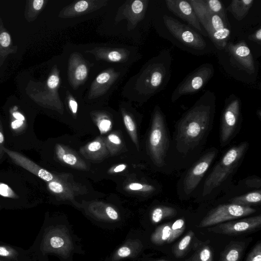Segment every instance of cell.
Returning a JSON list of instances; mask_svg holds the SVG:
<instances>
[{
	"mask_svg": "<svg viewBox=\"0 0 261 261\" xmlns=\"http://www.w3.org/2000/svg\"><path fill=\"white\" fill-rule=\"evenodd\" d=\"M65 150L63 149V148L60 145H57V153L58 155V156L61 159H62L63 155H64Z\"/></svg>",
	"mask_w": 261,
	"mask_h": 261,
	"instance_id": "obj_46",
	"label": "cell"
},
{
	"mask_svg": "<svg viewBox=\"0 0 261 261\" xmlns=\"http://www.w3.org/2000/svg\"><path fill=\"white\" fill-rule=\"evenodd\" d=\"M256 210L249 206H243L233 203L223 204L211 210L202 219L198 227L202 228L249 216Z\"/></svg>",
	"mask_w": 261,
	"mask_h": 261,
	"instance_id": "obj_10",
	"label": "cell"
},
{
	"mask_svg": "<svg viewBox=\"0 0 261 261\" xmlns=\"http://www.w3.org/2000/svg\"><path fill=\"white\" fill-rule=\"evenodd\" d=\"M0 195L12 199H18L19 196L7 184L0 182Z\"/></svg>",
	"mask_w": 261,
	"mask_h": 261,
	"instance_id": "obj_30",
	"label": "cell"
},
{
	"mask_svg": "<svg viewBox=\"0 0 261 261\" xmlns=\"http://www.w3.org/2000/svg\"><path fill=\"white\" fill-rule=\"evenodd\" d=\"M60 83V78L58 74H53L48 79L47 84L50 89L57 88Z\"/></svg>",
	"mask_w": 261,
	"mask_h": 261,
	"instance_id": "obj_35",
	"label": "cell"
},
{
	"mask_svg": "<svg viewBox=\"0 0 261 261\" xmlns=\"http://www.w3.org/2000/svg\"><path fill=\"white\" fill-rule=\"evenodd\" d=\"M12 116L15 119L25 121V118L24 116L18 112H13Z\"/></svg>",
	"mask_w": 261,
	"mask_h": 261,
	"instance_id": "obj_47",
	"label": "cell"
},
{
	"mask_svg": "<svg viewBox=\"0 0 261 261\" xmlns=\"http://www.w3.org/2000/svg\"><path fill=\"white\" fill-rule=\"evenodd\" d=\"M157 261H169V260H157Z\"/></svg>",
	"mask_w": 261,
	"mask_h": 261,
	"instance_id": "obj_50",
	"label": "cell"
},
{
	"mask_svg": "<svg viewBox=\"0 0 261 261\" xmlns=\"http://www.w3.org/2000/svg\"><path fill=\"white\" fill-rule=\"evenodd\" d=\"M0 261H3V260H0Z\"/></svg>",
	"mask_w": 261,
	"mask_h": 261,
	"instance_id": "obj_52",
	"label": "cell"
},
{
	"mask_svg": "<svg viewBox=\"0 0 261 261\" xmlns=\"http://www.w3.org/2000/svg\"><path fill=\"white\" fill-rule=\"evenodd\" d=\"M248 39L261 45V29L259 28L253 33L248 36Z\"/></svg>",
	"mask_w": 261,
	"mask_h": 261,
	"instance_id": "obj_37",
	"label": "cell"
},
{
	"mask_svg": "<svg viewBox=\"0 0 261 261\" xmlns=\"http://www.w3.org/2000/svg\"><path fill=\"white\" fill-rule=\"evenodd\" d=\"M123 120L128 131L133 135L134 134L136 135V127L131 117L129 115L125 114L123 115Z\"/></svg>",
	"mask_w": 261,
	"mask_h": 261,
	"instance_id": "obj_33",
	"label": "cell"
},
{
	"mask_svg": "<svg viewBox=\"0 0 261 261\" xmlns=\"http://www.w3.org/2000/svg\"><path fill=\"white\" fill-rule=\"evenodd\" d=\"M261 201L260 190L249 192L243 195L234 197L229 200L231 203L243 206H249L253 204H259Z\"/></svg>",
	"mask_w": 261,
	"mask_h": 261,
	"instance_id": "obj_24",
	"label": "cell"
},
{
	"mask_svg": "<svg viewBox=\"0 0 261 261\" xmlns=\"http://www.w3.org/2000/svg\"><path fill=\"white\" fill-rule=\"evenodd\" d=\"M165 3L167 9L173 14L186 21L200 34L208 37L206 33L203 30L195 11L188 1L166 0Z\"/></svg>",
	"mask_w": 261,
	"mask_h": 261,
	"instance_id": "obj_15",
	"label": "cell"
},
{
	"mask_svg": "<svg viewBox=\"0 0 261 261\" xmlns=\"http://www.w3.org/2000/svg\"><path fill=\"white\" fill-rule=\"evenodd\" d=\"M111 125L109 120L102 119L99 122V126L101 132H107L109 130Z\"/></svg>",
	"mask_w": 261,
	"mask_h": 261,
	"instance_id": "obj_41",
	"label": "cell"
},
{
	"mask_svg": "<svg viewBox=\"0 0 261 261\" xmlns=\"http://www.w3.org/2000/svg\"><path fill=\"white\" fill-rule=\"evenodd\" d=\"M106 1H85L75 2L65 7L61 12L62 17L77 16L96 10L105 5Z\"/></svg>",
	"mask_w": 261,
	"mask_h": 261,
	"instance_id": "obj_19",
	"label": "cell"
},
{
	"mask_svg": "<svg viewBox=\"0 0 261 261\" xmlns=\"http://www.w3.org/2000/svg\"><path fill=\"white\" fill-rule=\"evenodd\" d=\"M249 145L247 142H242L225 152L204 181L203 197L212 194L232 176L241 165Z\"/></svg>",
	"mask_w": 261,
	"mask_h": 261,
	"instance_id": "obj_3",
	"label": "cell"
},
{
	"mask_svg": "<svg viewBox=\"0 0 261 261\" xmlns=\"http://www.w3.org/2000/svg\"><path fill=\"white\" fill-rule=\"evenodd\" d=\"M126 167V166L125 165L122 164L118 165L114 169V171L115 172H120L122 170H123Z\"/></svg>",
	"mask_w": 261,
	"mask_h": 261,
	"instance_id": "obj_48",
	"label": "cell"
},
{
	"mask_svg": "<svg viewBox=\"0 0 261 261\" xmlns=\"http://www.w3.org/2000/svg\"><path fill=\"white\" fill-rule=\"evenodd\" d=\"M218 154V150L212 148L203 154L186 173L180 190L184 196H189L196 189Z\"/></svg>",
	"mask_w": 261,
	"mask_h": 261,
	"instance_id": "obj_9",
	"label": "cell"
},
{
	"mask_svg": "<svg viewBox=\"0 0 261 261\" xmlns=\"http://www.w3.org/2000/svg\"><path fill=\"white\" fill-rule=\"evenodd\" d=\"M177 213V210L173 207L167 205L158 206L151 211V221L153 224H156L164 219L175 216Z\"/></svg>",
	"mask_w": 261,
	"mask_h": 261,
	"instance_id": "obj_25",
	"label": "cell"
},
{
	"mask_svg": "<svg viewBox=\"0 0 261 261\" xmlns=\"http://www.w3.org/2000/svg\"><path fill=\"white\" fill-rule=\"evenodd\" d=\"M172 61L168 49L149 60L129 81L133 94L145 101L164 89L171 78Z\"/></svg>",
	"mask_w": 261,
	"mask_h": 261,
	"instance_id": "obj_2",
	"label": "cell"
},
{
	"mask_svg": "<svg viewBox=\"0 0 261 261\" xmlns=\"http://www.w3.org/2000/svg\"><path fill=\"white\" fill-rule=\"evenodd\" d=\"M73 249L72 238L66 226H50L45 231L40 246L43 253H54L67 258Z\"/></svg>",
	"mask_w": 261,
	"mask_h": 261,
	"instance_id": "obj_7",
	"label": "cell"
},
{
	"mask_svg": "<svg viewBox=\"0 0 261 261\" xmlns=\"http://www.w3.org/2000/svg\"><path fill=\"white\" fill-rule=\"evenodd\" d=\"M48 187L51 191L55 193H60L63 191L62 185L56 181H49Z\"/></svg>",
	"mask_w": 261,
	"mask_h": 261,
	"instance_id": "obj_36",
	"label": "cell"
},
{
	"mask_svg": "<svg viewBox=\"0 0 261 261\" xmlns=\"http://www.w3.org/2000/svg\"><path fill=\"white\" fill-rule=\"evenodd\" d=\"M187 261H191V260H190V259H189V260H187Z\"/></svg>",
	"mask_w": 261,
	"mask_h": 261,
	"instance_id": "obj_51",
	"label": "cell"
},
{
	"mask_svg": "<svg viewBox=\"0 0 261 261\" xmlns=\"http://www.w3.org/2000/svg\"><path fill=\"white\" fill-rule=\"evenodd\" d=\"M201 25L215 46L224 49L230 38L231 31L229 21L212 13L206 8L203 0H189Z\"/></svg>",
	"mask_w": 261,
	"mask_h": 261,
	"instance_id": "obj_4",
	"label": "cell"
},
{
	"mask_svg": "<svg viewBox=\"0 0 261 261\" xmlns=\"http://www.w3.org/2000/svg\"><path fill=\"white\" fill-rule=\"evenodd\" d=\"M3 132V126L0 121V160L2 158L5 153L3 149L5 147L4 145L5 138Z\"/></svg>",
	"mask_w": 261,
	"mask_h": 261,
	"instance_id": "obj_39",
	"label": "cell"
},
{
	"mask_svg": "<svg viewBox=\"0 0 261 261\" xmlns=\"http://www.w3.org/2000/svg\"><path fill=\"white\" fill-rule=\"evenodd\" d=\"M171 222L159 226L150 236L151 242L156 245L169 243L171 234Z\"/></svg>",
	"mask_w": 261,
	"mask_h": 261,
	"instance_id": "obj_23",
	"label": "cell"
},
{
	"mask_svg": "<svg viewBox=\"0 0 261 261\" xmlns=\"http://www.w3.org/2000/svg\"><path fill=\"white\" fill-rule=\"evenodd\" d=\"M4 151L13 163L28 170L46 181H50L54 179L53 175L46 170L41 168L35 162L21 153L4 147Z\"/></svg>",
	"mask_w": 261,
	"mask_h": 261,
	"instance_id": "obj_17",
	"label": "cell"
},
{
	"mask_svg": "<svg viewBox=\"0 0 261 261\" xmlns=\"http://www.w3.org/2000/svg\"><path fill=\"white\" fill-rule=\"evenodd\" d=\"M10 37L8 33L3 32L0 35V43L4 47H7L10 43Z\"/></svg>",
	"mask_w": 261,
	"mask_h": 261,
	"instance_id": "obj_38",
	"label": "cell"
},
{
	"mask_svg": "<svg viewBox=\"0 0 261 261\" xmlns=\"http://www.w3.org/2000/svg\"><path fill=\"white\" fill-rule=\"evenodd\" d=\"M194 233L193 230H189L186 235L178 242L173 247L172 252L174 256L177 258L184 256L192 243Z\"/></svg>",
	"mask_w": 261,
	"mask_h": 261,
	"instance_id": "obj_26",
	"label": "cell"
},
{
	"mask_svg": "<svg viewBox=\"0 0 261 261\" xmlns=\"http://www.w3.org/2000/svg\"><path fill=\"white\" fill-rule=\"evenodd\" d=\"M93 65L87 61L79 53H73L68 61L67 77L70 85L77 89L88 79L90 67Z\"/></svg>",
	"mask_w": 261,
	"mask_h": 261,
	"instance_id": "obj_14",
	"label": "cell"
},
{
	"mask_svg": "<svg viewBox=\"0 0 261 261\" xmlns=\"http://www.w3.org/2000/svg\"><path fill=\"white\" fill-rule=\"evenodd\" d=\"M44 3L43 0H35L33 2V7L35 10H38L41 9Z\"/></svg>",
	"mask_w": 261,
	"mask_h": 261,
	"instance_id": "obj_43",
	"label": "cell"
},
{
	"mask_svg": "<svg viewBox=\"0 0 261 261\" xmlns=\"http://www.w3.org/2000/svg\"><path fill=\"white\" fill-rule=\"evenodd\" d=\"M143 245L139 239H128L114 252L112 261L136 257L142 251Z\"/></svg>",
	"mask_w": 261,
	"mask_h": 261,
	"instance_id": "obj_20",
	"label": "cell"
},
{
	"mask_svg": "<svg viewBox=\"0 0 261 261\" xmlns=\"http://www.w3.org/2000/svg\"><path fill=\"white\" fill-rule=\"evenodd\" d=\"M257 115L258 117H259V119H260V117H261V111H260V110H258L257 111Z\"/></svg>",
	"mask_w": 261,
	"mask_h": 261,
	"instance_id": "obj_49",
	"label": "cell"
},
{
	"mask_svg": "<svg viewBox=\"0 0 261 261\" xmlns=\"http://www.w3.org/2000/svg\"><path fill=\"white\" fill-rule=\"evenodd\" d=\"M65 96L68 100L69 107L73 114H76L77 110V103L69 91H66Z\"/></svg>",
	"mask_w": 261,
	"mask_h": 261,
	"instance_id": "obj_34",
	"label": "cell"
},
{
	"mask_svg": "<svg viewBox=\"0 0 261 261\" xmlns=\"http://www.w3.org/2000/svg\"><path fill=\"white\" fill-rule=\"evenodd\" d=\"M245 245L243 242L231 241L222 252L219 261H240Z\"/></svg>",
	"mask_w": 261,
	"mask_h": 261,
	"instance_id": "obj_21",
	"label": "cell"
},
{
	"mask_svg": "<svg viewBox=\"0 0 261 261\" xmlns=\"http://www.w3.org/2000/svg\"><path fill=\"white\" fill-rule=\"evenodd\" d=\"M109 139L111 142L114 144H120L121 143L120 139L118 137L115 135H110L109 136Z\"/></svg>",
	"mask_w": 261,
	"mask_h": 261,
	"instance_id": "obj_44",
	"label": "cell"
},
{
	"mask_svg": "<svg viewBox=\"0 0 261 261\" xmlns=\"http://www.w3.org/2000/svg\"><path fill=\"white\" fill-rule=\"evenodd\" d=\"M216 107V95L207 90L182 114L175 124L173 134V146L177 153L188 155L204 143L212 128Z\"/></svg>",
	"mask_w": 261,
	"mask_h": 261,
	"instance_id": "obj_1",
	"label": "cell"
},
{
	"mask_svg": "<svg viewBox=\"0 0 261 261\" xmlns=\"http://www.w3.org/2000/svg\"><path fill=\"white\" fill-rule=\"evenodd\" d=\"M18 255V252L13 248L5 246H0V256L16 258Z\"/></svg>",
	"mask_w": 261,
	"mask_h": 261,
	"instance_id": "obj_32",
	"label": "cell"
},
{
	"mask_svg": "<svg viewBox=\"0 0 261 261\" xmlns=\"http://www.w3.org/2000/svg\"><path fill=\"white\" fill-rule=\"evenodd\" d=\"M129 188L132 190H139L143 188V186L139 183H132L129 185Z\"/></svg>",
	"mask_w": 261,
	"mask_h": 261,
	"instance_id": "obj_45",
	"label": "cell"
},
{
	"mask_svg": "<svg viewBox=\"0 0 261 261\" xmlns=\"http://www.w3.org/2000/svg\"><path fill=\"white\" fill-rule=\"evenodd\" d=\"M261 225V215L231 220L218 224L208 229L209 231L226 235H238L248 233L259 228Z\"/></svg>",
	"mask_w": 261,
	"mask_h": 261,
	"instance_id": "obj_13",
	"label": "cell"
},
{
	"mask_svg": "<svg viewBox=\"0 0 261 261\" xmlns=\"http://www.w3.org/2000/svg\"><path fill=\"white\" fill-rule=\"evenodd\" d=\"M214 73V68L212 64L204 63L200 65L188 74L178 85L171 95V101H176L183 95L198 92L212 78Z\"/></svg>",
	"mask_w": 261,
	"mask_h": 261,
	"instance_id": "obj_8",
	"label": "cell"
},
{
	"mask_svg": "<svg viewBox=\"0 0 261 261\" xmlns=\"http://www.w3.org/2000/svg\"><path fill=\"white\" fill-rule=\"evenodd\" d=\"M127 68L110 67L98 74L91 83L87 96L97 99L110 96L124 75Z\"/></svg>",
	"mask_w": 261,
	"mask_h": 261,
	"instance_id": "obj_11",
	"label": "cell"
},
{
	"mask_svg": "<svg viewBox=\"0 0 261 261\" xmlns=\"http://www.w3.org/2000/svg\"><path fill=\"white\" fill-rule=\"evenodd\" d=\"M101 147V144L97 141L92 142L88 146V149L91 151H95L98 150Z\"/></svg>",
	"mask_w": 261,
	"mask_h": 261,
	"instance_id": "obj_42",
	"label": "cell"
},
{
	"mask_svg": "<svg viewBox=\"0 0 261 261\" xmlns=\"http://www.w3.org/2000/svg\"><path fill=\"white\" fill-rule=\"evenodd\" d=\"M170 146V136L165 117L161 108L156 106L152 115L148 147L151 159L158 166L162 167L166 164Z\"/></svg>",
	"mask_w": 261,
	"mask_h": 261,
	"instance_id": "obj_5",
	"label": "cell"
},
{
	"mask_svg": "<svg viewBox=\"0 0 261 261\" xmlns=\"http://www.w3.org/2000/svg\"><path fill=\"white\" fill-rule=\"evenodd\" d=\"M203 2L209 11L218 15L224 20L229 21L225 7L221 1L219 0H203Z\"/></svg>",
	"mask_w": 261,
	"mask_h": 261,
	"instance_id": "obj_27",
	"label": "cell"
},
{
	"mask_svg": "<svg viewBox=\"0 0 261 261\" xmlns=\"http://www.w3.org/2000/svg\"><path fill=\"white\" fill-rule=\"evenodd\" d=\"M254 0H233L227 9L238 21L243 19L252 6Z\"/></svg>",
	"mask_w": 261,
	"mask_h": 261,
	"instance_id": "obj_22",
	"label": "cell"
},
{
	"mask_svg": "<svg viewBox=\"0 0 261 261\" xmlns=\"http://www.w3.org/2000/svg\"><path fill=\"white\" fill-rule=\"evenodd\" d=\"M189 259L191 261H213L212 250L208 245H203L196 250Z\"/></svg>",
	"mask_w": 261,
	"mask_h": 261,
	"instance_id": "obj_28",
	"label": "cell"
},
{
	"mask_svg": "<svg viewBox=\"0 0 261 261\" xmlns=\"http://www.w3.org/2000/svg\"><path fill=\"white\" fill-rule=\"evenodd\" d=\"M163 18L166 27L171 34L182 44L197 50H202L206 47L205 40L199 33L192 28L167 15H164Z\"/></svg>",
	"mask_w": 261,
	"mask_h": 261,
	"instance_id": "obj_12",
	"label": "cell"
},
{
	"mask_svg": "<svg viewBox=\"0 0 261 261\" xmlns=\"http://www.w3.org/2000/svg\"><path fill=\"white\" fill-rule=\"evenodd\" d=\"M62 159L64 162L71 165H74L76 162V157L70 153L64 154Z\"/></svg>",
	"mask_w": 261,
	"mask_h": 261,
	"instance_id": "obj_40",
	"label": "cell"
},
{
	"mask_svg": "<svg viewBox=\"0 0 261 261\" xmlns=\"http://www.w3.org/2000/svg\"><path fill=\"white\" fill-rule=\"evenodd\" d=\"M225 48L231 58L241 69L249 74L255 72V63L253 56L246 43L242 40L236 44L229 42Z\"/></svg>",
	"mask_w": 261,
	"mask_h": 261,
	"instance_id": "obj_16",
	"label": "cell"
},
{
	"mask_svg": "<svg viewBox=\"0 0 261 261\" xmlns=\"http://www.w3.org/2000/svg\"><path fill=\"white\" fill-rule=\"evenodd\" d=\"M171 234L169 240L170 243L178 238L185 229V220L184 218H179L171 223Z\"/></svg>",
	"mask_w": 261,
	"mask_h": 261,
	"instance_id": "obj_29",
	"label": "cell"
},
{
	"mask_svg": "<svg viewBox=\"0 0 261 261\" xmlns=\"http://www.w3.org/2000/svg\"><path fill=\"white\" fill-rule=\"evenodd\" d=\"M242 120L241 101L234 94L225 100L220 123L219 138L221 147L228 144L239 132Z\"/></svg>",
	"mask_w": 261,
	"mask_h": 261,
	"instance_id": "obj_6",
	"label": "cell"
},
{
	"mask_svg": "<svg viewBox=\"0 0 261 261\" xmlns=\"http://www.w3.org/2000/svg\"><path fill=\"white\" fill-rule=\"evenodd\" d=\"M92 54L98 60L122 64L128 61L130 51L125 48L96 47L85 51Z\"/></svg>",
	"mask_w": 261,
	"mask_h": 261,
	"instance_id": "obj_18",
	"label": "cell"
},
{
	"mask_svg": "<svg viewBox=\"0 0 261 261\" xmlns=\"http://www.w3.org/2000/svg\"><path fill=\"white\" fill-rule=\"evenodd\" d=\"M246 261H261V244H256L251 250Z\"/></svg>",
	"mask_w": 261,
	"mask_h": 261,
	"instance_id": "obj_31",
	"label": "cell"
}]
</instances>
